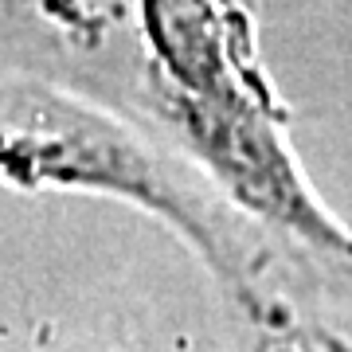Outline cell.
Segmentation results:
<instances>
[{
    "label": "cell",
    "instance_id": "3",
    "mask_svg": "<svg viewBox=\"0 0 352 352\" xmlns=\"http://www.w3.org/2000/svg\"><path fill=\"white\" fill-rule=\"evenodd\" d=\"M223 4H231V8H239V12H251L254 0H223Z\"/></svg>",
    "mask_w": 352,
    "mask_h": 352
},
{
    "label": "cell",
    "instance_id": "2",
    "mask_svg": "<svg viewBox=\"0 0 352 352\" xmlns=\"http://www.w3.org/2000/svg\"><path fill=\"white\" fill-rule=\"evenodd\" d=\"M0 180L16 184H71L118 192L168 215L200 243L219 270L235 278L212 235V219L188 188L153 157L138 138L110 126L98 113H82L43 94L0 90Z\"/></svg>",
    "mask_w": 352,
    "mask_h": 352
},
{
    "label": "cell",
    "instance_id": "1",
    "mask_svg": "<svg viewBox=\"0 0 352 352\" xmlns=\"http://www.w3.org/2000/svg\"><path fill=\"white\" fill-rule=\"evenodd\" d=\"M138 12L164 118L184 133L196 161L270 227L352 258V239L305 188L251 71L247 12L223 0H141Z\"/></svg>",
    "mask_w": 352,
    "mask_h": 352
}]
</instances>
